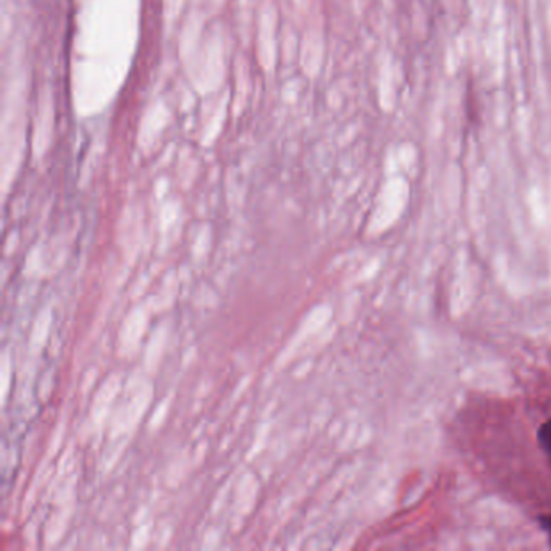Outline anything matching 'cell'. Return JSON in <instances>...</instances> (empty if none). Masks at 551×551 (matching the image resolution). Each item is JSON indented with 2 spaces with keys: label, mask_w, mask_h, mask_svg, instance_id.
<instances>
[{
  "label": "cell",
  "mask_w": 551,
  "mask_h": 551,
  "mask_svg": "<svg viewBox=\"0 0 551 551\" xmlns=\"http://www.w3.org/2000/svg\"><path fill=\"white\" fill-rule=\"evenodd\" d=\"M538 443H540L543 453L551 461V419L545 422L538 430Z\"/></svg>",
  "instance_id": "cell-1"
},
{
  "label": "cell",
  "mask_w": 551,
  "mask_h": 551,
  "mask_svg": "<svg viewBox=\"0 0 551 551\" xmlns=\"http://www.w3.org/2000/svg\"><path fill=\"white\" fill-rule=\"evenodd\" d=\"M538 521H540L542 529L548 533L550 542H551V516H542V518L538 519Z\"/></svg>",
  "instance_id": "cell-2"
}]
</instances>
